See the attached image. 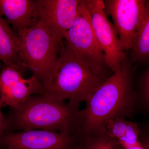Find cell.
<instances>
[{
    "instance_id": "obj_1",
    "label": "cell",
    "mask_w": 149,
    "mask_h": 149,
    "mask_svg": "<svg viewBox=\"0 0 149 149\" xmlns=\"http://www.w3.org/2000/svg\"><path fill=\"white\" fill-rule=\"evenodd\" d=\"M136 69L128 57L122 63L121 73H113L88 99L80 110L79 135L105 130L108 121L132 118L137 110Z\"/></svg>"
},
{
    "instance_id": "obj_2",
    "label": "cell",
    "mask_w": 149,
    "mask_h": 149,
    "mask_svg": "<svg viewBox=\"0 0 149 149\" xmlns=\"http://www.w3.org/2000/svg\"><path fill=\"white\" fill-rule=\"evenodd\" d=\"M6 132L44 130L76 135L80 110L46 95H32L5 115Z\"/></svg>"
},
{
    "instance_id": "obj_3",
    "label": "cell",
    "mask_w": 149,
    "mask_h": 149,
    "mask_svg": "<svg viewBox=\"0 0 149 149\" xmlns=\"http://www.w3.org/2000/svg\"><path fill=\"white\" fill-rule=\"evenodd\" d=\"M106 80L77 58L63 44L44 95L61 101L67 100L80 109V104L87 101Z\"/></svg>"
},
{
    "instance_id": "obj_4",
    "label": "cell",
    "mask_w": 149,
    "mask_h": 149,
    "mask_svg": "<svg viewBox=\"0 0 149 149\" xmlns=\"http://www.w3.org/2000/svg\"><path fill=\"white\" fill-rule=\"evenodd\" d=\"M17 34L20 61L45 90L50 83L63 43L38 23Z\"/></svg>"
},
{
    "instance_id": "obj_5",
    "label": "cell",
    "mask_w": 149,
    "mask_h": 149,
    "mask_svg": "<svg viewBox=\"0 0 149 149\" xmlns=\"http://www.w3.org/2000/svg\"><path fill=\"white\" fill-rule=\"evenodd\" d=\"M64 38L66 47L95 73L106 79L113 74L96 38L84 0L80 1L76 18Z\"/></svg>"
},
{
    "instance_id": "obj_6",
    "label": "cell",
    "mask_w": 149,
    "mask_h": 149,
    "mask_svg": "<svg viewBox=\"0 0 149 149\" xmlns=\"http://www.w3.org/2000/svg\"><path fill=\"white\" fill-rule=\"evenodd\" d=\"M84 1L91 14L92 27L103 51L107 64L113 73L120 74L121 65L128 56L123 49L113 24L107 17L104 1Z\"/></svg>"
},
{
    "instance_id": "obj_7",
    "label": "cell",
    "mask_w": 149,
    "mask_h": 149,
    "mask_svg": "<svg viewBox=\"0 0 149 149\" xmlns=\"http://www.w3.org/2000/svg\"><path fill=\"white\" fill-rule=\"evenodd\" d=\"M34 1L36 24L62 42L76 18L80 0Z\"/></svg>"
},
{
    "instance_id": "obj_8",
    "label": "cell",
    "mask_w": 149,
    "mask_h": 149,
    "mask_svg": "<svg viewBox=\"0 0 149 149\" xmlns=\"http://www.w3.org/2000/svg\"><path fill=\"white\" fill-rule=\"evenodd\" d=\"M76 135L44 130L6 132L0 139L2 149H74Z\"/></svg>"
},
{
    "instance_id": "obj_9",
    "label": "cell",
    "mask_w": 149,
    "mask_h": 149,
    "mask_svg": "<svg viewBox=\"0 0 149 149\" xmlns=\"http://www.w3.org/2000/svg\"><path fill=\"white\" fill-rule=\"evenodd\" d=\"M146 0H106L104 10L112 18L123 50L132 47L141 22Z\"/></svg>"
},
{
    "instance_id": "obj_10",
    "label": "cell",
    "mask_w": 149,
    "mask_h": 149,
    "mask_svg": "<svg viewBox=\"0 0 149 149\" xmlns=\"http://www.w3.org/2000/svg\"><path fill=\"white\" fill-rule=\"evenodd\" d=\"M24 71L4 66L0 72V99L3 107L13 108L34 95H43L45 90L42 83L34 75L23 77Z\"/></svg>"
},
{
    "instance_id": "obj_11",
    "label": "cell",
    "mask_w": 149,
    "mask_h": 149,
    "mask_svg": "<svg viewBox=\"0 0 149 149\" xmlns=\"http://www.w3.org/2000/svg\"><path fill=\"white\" fill-rule=\"evenodd\" d=\"M35 8L32 0H0V13L17 33L36 24Z\"/></svg>"
},
{
    "instance_id": "obj_12",
    "label": "cell",
    "mask_w": 149,
    "mask_h": 149,
    "mask_svg": "<svg viewBox=\"0 0 149 149\" xmlns=\"http://www.w3.org/2000/svg\"><path fill=\"white\" fill-rule=\"evenodd\" d=\"M19 46L18 34L0 13V61L4 66L25 72L27 70L19 58Z\"/></svg>"
},
{
    "instance_id": "obj_13",
    "label": "cell",
    "mask_w": 149,
    "mask_h": 149,
    "mask_svg": "<svg viewBox=\"0 0 149 149\" xmlns=\"http://www.w3.org/2000/svg\"><path fill=\"white\" fill-rule=\"evenodd\" d=\"M129 52L128 61L136 68L149 65V1L144 7L139 28Z\"/></svg>"
},
{
    "instance_id": "obj_14",
    "label": "cell",
    "mask_w": 149,
    "mask_h": 149,
    "mask_svg": "<svg viewBox=\"0 0 149 149\" xmlns=\"http://www.w3.org/2000/svg\"><path fill=\"white\" fill-rule=\"evenodd\" d=\"M105 128L108 135L117 140L123 149L140 143V129L136 122L116 118L108 121Z\"/></svg>"
},
{
    "instance_id": "obj_15",
    "label": "cell",
    "mask_w": 149,
    "mask_h": 149,
    "mask_svg": "<svg viewBox=\"0 0 149 149\" xmlns=\"http://www.w3.org/2000/svg\"><path fill=\"white\" fill-rule=\"evenodd\" d=\"M120 148H123L117 140L108 135L105 129L94 134H77L74 149H119Z\"/></svg>"
},
{
    "instance_id": "obj_16",
    "label": "cell",
    "mask_w": 149,
    "mask_h": 149,
    "mask_svg": "<svg viewBox=\"0 0 149 149\" xmlns=\"http://www.w3.org/2000/svg\"><path fill=\"white\" fill-rule=\"evenodd\" d=\"M138 96L137 109L149 116V65L141 72L136 83Z\"/></svg>"
},
{
    "instance_id": "obj_17",
    "label": "cell",
    "mask_w": 149,
    "mask_h": 149,
    "mask_svg": "<svg viewBox=\"0 0 149 149\" xmlns=\"http://www.w3.org/2000/svg\"><path fill=\"white\" fill-rule=\"evenodd\" d=\"M3 107V103L0 99V139L3 134L6 131V118L2 111V108Z\"/></svg>"
},
{
    "instance_id": "obj_18",
    "label": "cell",
    "mask_w": 149,
    "mask_h": 149,
    "mask_svg": "<svg viewBox=\"0 0 149 149\" xmlns=\"http://www.w3.org/2000/svg\"><path fill=\"white\" fill-rule=\"evenodd\" d=\"M139 142L145 149H149V133L140 131Z\"/></svg>"
},
{
    "instance_id": "obj_19",
    "label": "cell",
    "mask_w": 149,
    "mask_h": 149,
    "mask_svg": "<svg viewBox=\"0 0 149 149\" xmlns=\"http://www.w3.org/2000/svg\"><path fill=\"white\" fill-rule=\"evenodd\" d=\"M140 131L149 133V119L143 123L139 124Z\"/></svg>"
},
{
    "instance_id": "obj_20",
    "label": "cell",
    "mask_w": 149,
    "mask_h": 149,
    "mask_svg": "<svg viewBox=\"0 0 149 149\" xmlns=\"http://www.w3.org/2000/svg\"><path fill=\"white\" fill-rule=\"evenodd\" d=\"M0 66H1V65H0Z\"/></svg>"
}]
</instances>
